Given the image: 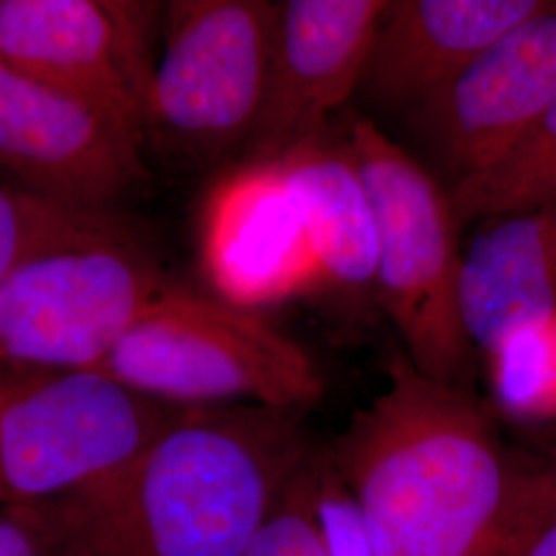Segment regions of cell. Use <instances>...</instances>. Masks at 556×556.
<instances>
[{"label": "cell", "instance_id": "1", "mask_svg": "<svg viewBox=\"0 0 556 556\" xmlns=\"http://www.w3.org/2000/svg\"><path fill=\"white\" fill-rule=\"evenodd\" d=\"M303 410L184 406L122 470L52 501L73 556H245L314 454Z\"/></svg>", "mask_w": 556, "mask_h": 556}, {"label": "cell", "instance_id": "2", "mask_svg": "<svg viewBox=\"0 0 556 556\" xmlns=\"http://www.w3.org/2000/svg\"><path fill=\"white\" fill-rule=\"evenodd\" d=\"M328 456L376 556L484 555L519 468L475 394L406 355Z\"/></svg>", "mask_w": 556, "mask_h": 556}, {"label": "cell", "instance_id": "3", "mask_svg": "<svg viewBox=\"0 0 556 556\" xmlns=\"http://www.w3.org/2000/svg\"><path fill=\"white\" fill-rule=\"evenodd\" d=\"M340 144L376 213L379 305L418 371L466 388L477 349L459 312L464 254L450 190L374 119L351 116Z\"/></svg>", "mask_w": 556, "mask_h": 556}, {"label": "cell", "instance_id": "4", "mask_svg": "<svg viewBox=\"0 0 556 556\" xmlns=\"http://www.w3.org/2000/svg\"><path fill=\"white\" fill-rule=\"evenodd\" d=\"M278 2H165L149 87L147 151L181 169L239 163L258 128L273 64Z\"/></svg>", "mask_w": 556, "mask_h": 556}, {"label": "cell", "instance_id": "5", "mask_svg": "<svg viewBox=\"0 0 556 556\" xmlns=\"http://www.w3.org/2000/svg\"><path fill=\"white\" fill-rule=\"evenodd\" d=\"M96 369L176 406L305 410L324 392L314 358L258 312L172 282Z\"/></svg>", "mask_w": 556, "mask_h": 556}, {"label": "cell", "instance_id": "6", "mask_svg": "<svg viewBox=\"0 0 556 556\" xmlns=\"http://www.w3.org/2000/svg\"><path fill=\"white\" fill-rule=\"evenodd\" d=\"M181 408L100 369L0 363V505L59 501L118 472Z\"/></svg>", "mask_w": 556, "mask_h": 556}, {"label": "cell", "instance_id": "7", "mask_svg": "<svg viewBox=\"0 0 556 556\" xmlns=\"http://www.w3.org/2000/svg\"><path fill=\"white\" fill-rule=\"evenodd\" d=\"M167 285L130 227L34 256L0 280V363L96 369Z\"/></svg>", "mask_w": 556, "mask_h": 556}, {"label": "cell", "instance_id": "8", "mask_svg": "<svg viewBox=\"0 0 556 556\" xmlns=\"http://www.w3.org/2000/svg\"><path fill=\"white\" fill-rule=\"evenodd\" d=\"M163 17L165 2L0 0V62L142 135Z\"/></svg>", "mask_w": 556, "mask_h": 556}, {"label": "cell", "instance_id": "9", "mask_svg": "<svg viewBox=\"0 0 556 556\" xmlns=\"http://www.w3.org/2000/svg\"><path fill=\"white\" fill-rule=\"evenodd\" d=\"M137 128L0 62V165L20 188L85 213L118 215L147 181Z\"/></svg>", "mask_w": 556, "mask_h": 556}, {"label": "cell", "instance_id": "10", "mask_svg": "<svg viewBox=\"0 0 556 556\" xmlns=\"http://www.w3.org/2000/svg\"><path fill=\"white\" fill-rule=\"evenodd\" d=\"M555 103L556 0H546L408 118L456 186L514 149Z\"/></svg>", "mask_w": 556, "mask_h": 556}, {"label": "cell", "instance_id": "11", "mask_svg": "<svg viewBox=\"0 0 556 556\" xmlns=\"http://www.w3.org/2000/svg\"><path fill=\"white\" fill-rule=\"evenodd\" d=\"M388 0H282L268 91L243 161H275L330 135L358 89Z\"/></svg>", "mask_w": 556, "mask_h": 556}, {"label": "cell", "instance_id": "12", "mask_svg": "<svg viewBox=\"0 0 556 556\" xmlns=\"http://www.w3.org/2000/svg\"><path fill=\"white\" fill-rule=\"evenodd\" d=\"M200 254L217 295L254 309L319 287L318 266L275 161H241L208 194Z\"/></svg>", "mask_w": 556, "mask_h": 556}, {"label": "cell", "instance_id": "13", "mask_svg": "<svg viewBox=\"0 0 556 556\" xmlns=\"http://www.w3.org/2000/svg\"><path fill=\"white\" fill-rule=\"evenodd\" d=\"M544 2L388 0L358 91L408 114Z\"/></svg>", "mask_w": 556, "mask_h": 556}, {"label": "cell", "instance_id": "14", "mask_svg": "<svg viewBox=\"0 0 556 556\" xmlns=\"http://www.w3.org/2000/svg\"><path fill=\"white\" fill-rule=\"evenodd\" d=\"M459 312L477 353L556 316V206L486 220L459 273Z\"/></svg>", "mask_w": 556, "mask_h": 556}, {"label": "cell", "instance_id": "15", "mask_svg": "<svg viewBox=\"0 0 556 556\" xmlns=\"http://www.w3.org/2000/svg\"><path fill=\"white\" fill-rule=\"evenodd\" d=\"M295 202L319 287L344 298L376 295L378 227L355 163L330 135L275 160Z\"/></svg>", "mask_w": 556, "mask_h": 556}, {"label": "cell", "instance_id": "16", "mask_svg": "<svg viewBox=\"0 0 556 556\" xmlns=\"http://www.w3.org/2000/svg\"><path fill=\"white\" fill-rule=\"evenodd\" d=\"M459 223L556 206V103L501 160L450 188Z\"/></svg>", "mask_w": 556, "mask_h": 556}, {"label": "cell", "instance_id": "17", "mask_svg": "<svg viewBox=\"0 0 556 556\" xmlns=\"http://www.w3.org/2000/svg\"><path fill=\"white\" fill-rule=\"evenodd\" d=\"M126 227L119 215L75 211L23 188L0 186V280L43 252L103 238Z\"/></svg>", "mask_w": 556, "mask_h": 556}, {"label": "cell", "instance_id": "18", "mask_svg": "<svg viewBox=\"0 0 556 556\" xmlns=\"http://www.w3.org/2000/svg\"><path fill=\"white\" fill-rule=\"evenodd\" d=\"M501 402L523 415L556 408V316L523 326L486 355Z\"/></svg>", "mask_w": 556, "mask_h": 556}, {"label": "cell", "instance_id": "19", "mask_svg": "<svg viewBox=\"0 0 556 556\" xmlns=\"http://www.w3.org/2000/svg\"><path fill=\"white\" fill-rule=\"evenodd\" d=\"M482 556H556V459L519 462L509 505Z\"/></svg>", "mask_w": 556, "mask_h": 556}, {"label": "cell", "instance_id": "20", "mask_svg": "<svg viewBox=\"0 0 556 556\" xmlns=\"http://www.w3.org/2000/svg\"><path fill=\"white\" fill-rule=\"evenodd\" d=\"M321 452L291 478L245 556H330L319 514Z\"/></svg>", "mask_w": 556, "mask_h": 556}, {"label": "cell", "instance_id": "21", "mask_svg": "<svg viewBox=\"0 0 556 556\" xmlns=\"http://www.w3.org/2000/svg\"><path fill=\"white\" fill-rule=\"evenodd\" d=\"M319 514L330 556H376L361 528L355 503L328 454L319 466Z\"/></svg>", "mask_w": 556, "mask_h": 556}, {"label": "cell", "instance_id": "22", "mask_svg": "<svg viewBox=\"0 0 556 556\" xmlns=\"http://www.w3.org/2000/svg\"><path fill=\"white\" fill-rule=\"evenodd\" d=\"M62 548L54 503L4 505L0 511V556H43Z\"/></svg>", "mask_w": 556, "mask_h": 556}]
</instances>
